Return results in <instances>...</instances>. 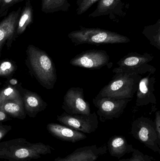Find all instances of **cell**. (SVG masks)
Masks as SVG:
<instances>
[{
    "label": "cell",
    "mask_w": 160,
    "mask_h": 161,
    "mask_svg": "<svg viewBox=\"0 0 160 161\" xmlns=\"http://www.w3.org/2000/svg\"><path fill=\"white\" fill-rule=\"evenodd\" d=\"M107 151L106 144L87 146L77 148L65 158H57L54 161H96Z\"/></svg>",
    "instance_id": "13"
},
{
    "label": "cell",
    "mask_w": 160,
    "mask_h": 161,
    "mask_svg": "<svg viewBox=\"0 0 160 161\" xmlns=\"http://www.w3.org/2000/svg\"><path fill=\"white\" fill-rule=\"evenodd\" d=\"M21 8L10 12L0 22V57L2 49L5 44L8 48L11 47L12 42L16 40L17 25Z\"/></svg>",
    "instance_id": "11"
},
{
    "label": "cell",
    "mask_w": 160,
    "mask_h": 161,
    "mask_svg": "<svg viewBox=\"0 0 160 161\" xmlns=\"http://www.w3.org/2000/svg\"><path fill=\"white\" fill-rule=\"evenodd\" d=\"M71 42L76 45L83 44L99 45L101 44L128 43V37L105 29L86 28L80 26L79 30L71 31L68 35Z\"/></svg>",
    "instance_id": "4"
},
{
    "label": "cell",
    "mask_w": 160,
    "mask_h": 161,
    "mask_svg": "<svg viewBox=\"0 0 160 161\" xmlns=\"http://www.w3.org/2000/svg\"><path fill=\"white\" fill-rule=\"evenodd\" d=\"M26 63L31 73L44 88L52 89L57 80L56 69L52 58L42 50L29 45Z\"/></svg>",
    "instance_id": "2"
},
{
    "label": "cell",
    "mask_w": 160,
    "mask_h": 161,
    "mask_svg": "<svg viewBox=\"0 0 160 161\" xmlns=\"http://www.w3.org/2000/svg\"><path fill=\"white\" fill-rule=\"evenodd\" d=\"M23 1L24 0H2L0 7V19L6 16L10 7Z\"/></svg>",
    "instance_id": "26"
},
{
    "label": "cell",
    "mask_w": 160,
    "mask_h": 161,
    "mask_svg": "<svg viewBox=\"0 0 160 161\" xmlns=\"http://www.w3.org/2000/svg\"><path fill=\"white\" fill-rule=\"evenodd\" d=\"M47 128L53 136L65 142L75 143L87 138L85 133L64 125L50 123L47 125Z\"/></svg>",
    "instance_id": "16"
},
{
    "label": "cell",
    "mask_w": 160,
    "mask_h": 161,
    "mask_svg": "<svg viewBox=\"0 0 160 161\" xmlns=\"http://www.w3.org/2000/svg\"><path fill=\"white\" fill-rule=\"evenodd\" d=\"M17 88L21 96L25 113L29 117L34 118L47 108V103L36 93L24 89L21 84Z\"/></svg>",
    "instance_id": "15"
},
{
    "label": "cell",
    "mask_w": 160,
    "mask_h": 161,
    "mask_svg": "<svg viewBox=\"0 0 160 161\" xmlns=\"http://www.w3.org/2000/svg\"><path fill=\"white\" fill-rule=\"evenodd\" d=\"M1 84H2V82H1V80H0V85H1Z\"/></svg>",
    "instance_id": "31"
},
{
    "label": "cell",
    "mask_w": 160,
    "mask_h": 161,
    "mask_svg": "<svg viewBox=\"0 0 160 161\" xmlns=\"http://www.w3.org/2000/svg\"><path fill=\"white\" fill-rule=\"evenodd\" d=\"M1 2H2V0H0V7H1Z\"/></svg>",
    "instance_id": "30"
},
{
    "label": "cell",
    "mask_w": 160,
    "mask_h": 161,
    "mask_svg": "<svg viewBox=\"0 0 160 161\" xmlns=\"http://www.w3.org/2000/svg\"><path fill=\"white\" fill-rule=\"evenodd\" d=\"M11 129V126L3 125L2 122H0V140H2Z\"/></svg>",
    "instance_id": "27"
},
{
    "label": "cell",
    "mask_w": 160,
    "mask_h": 161,
    "mask_svg": "<svg viewBox=\"0 0 160 161\" xmlns=\"http://www.w3.org/2000/svg\"><path fill=\"white\" fill-rule=\"evenodd\" d=\"M57 120L62 125L83 133L90 134L98 127V116L95 112L87 114H70L64 112L57 115Z\"/></svg>",
    "instance_id": "8"
},
{
    "label": "cell",
    "mask_w": 160,
    "mask_h": 161,
    "mask_svg": "<svg viewBox=\"0 0 160 161\" xmlns=\"http://www.w3.org/2000/svg\"><path fill=\"white\" fill-rule=\"evenodd\" d=\"M17 70V66L11 60H3L0 63V77L8 78Z\"/></svg>",
    "instance_id": "23"
},
{
    "label": "cell",
    "mask_w": 160,
    "mask_h": 161,
    "mask_svg": "<svg viewBox=\"0 0 160 161\" xmlns=\"http://www.w3.org/2000/svg\"><path fill=\"white\" fill-rule=\"evenodd\" d=\"M131 158L127 159H123L119 161H154L152 157L143 154L138 149H134L132 153Z\"/></svg>",
    "instance_id": "25"
},
{
    "label": "cell",
    "mask_w": 160,
    "mask_h": 161,
    "mask_svg": "<svg viewBox=\"0 0 160 161\" xmlns=\"http://www.w3.org/2000/svg\"><path fill=\"white\" fill-rule=\"evenodd\" d=\"M107 150L112 157L120 159L126 154L132 153L135 148L129 144L125 137L120 135L112 136L107 144Z\"/></svg>",
    "instance_id": "17"
},
{
    "label": "cell",
    "mask_w": 160,
    "mask_h": 161,
    "mask_svg": "<svg viewBox=\"0 0 160 161\" xmlns=\"http://www.w3.org/2000/svg\"><path fill=\"white\" fill-rule=\"evenodd\" d=\"M156 81V78L151 74L142 77L136 92V105L137 107L147 106L149 104H157V99L154 94Z\"/></svg>",
    "instance_id": "14"
},
{
    "label": "cell",
    "mask_w": 160,
    "mask_h": 161,
    "mask_svg": "<svg viewBox=\"0 0 160 161\" xmlns=\"http://www.w3.org/2000/svg\"><path fill=\"white\" fill-rule=\"evenodd\" d=\"M131 99H118L112 97H104L93 98V102L98 109L97 115L99 116L101 122L117 119L124 112L128 104Z\"/></svg>",
    "instance_id": "7"
},
{
    "label": "cell",
    "mask_w": 160,
    "mask_h": 161,
    "mask_svg": "<svg viewBox=\"0 0 160 161\" xmlns=\"http://www.w3.org/2000/svg\"><path fill=\"white\" fill-rule=\"evenodd\" d=\"M156 131L157 133L158 137L160 140V112L157 111L156 114V118L154 121Z\"/></svg>",
    "instance_id": "28"
},
{
    "label": "cell",
    "mask_w": 160,
    "mask_h": 161,
    "mask_svg": "<svg viewBox=\"0 0 160 161\" xmlns=\"http://www.w3.org/2000/svg\"><path fill=\"white\" fill-rule=\"evenodd\" d=\"M0 110L13 118L23 120L26 116L23 101H8L1 103Z\"/></svg>",
    "instance_id": "19"
},
{
    "label": "cell",
    "mask_w": 160,
    "mask_h": 161,
    "mask_svg": "<svg viewBox=\"0 0 160 161\" xmlns=\"http://www.w3.org/2000/svg\"><path fill=\"white\" fill-rule=\"evenodd\" d=\"M8 101H23L17 87L8 85L0 90V104Z\"/></svg>",
    "instance_id": "22"
},
{
    "label": "cell",
    "mask_w": 160,
    "mask_h": 161,
    "mask_svg": "<svg viewBox=\"0 0 160 161\" xmlns=\"http://www.w3.org/2000/svg\"><path fill=\"white\" fill-rule=\"evenodd\" d=\"M25 1V5L21 11L18 21L16 31L17 37L24 33L27 27L33 23L34 20V9L32 0Z\"/></svg>",
    "instance_id": "18"
},
{
    "label": "cell",
    "mask_w": 160,
    "mask_h": 161,
    "mask_svg": "<svg viewBox=\"0 0 160 161\" xmlns=\"http://www.w3.org/2000/svg\"><path fill=\"white\" fill-rule=\"evenodd\" d=\"M131 133L146 147L160 154V140L154 121L144 116L137 118L132 122Z\"/></svg>",
    "instance_id": "6"
},
{
    "label": "cell",
    "mask_w": 160,
    "mask_h": 161,
    "mask_svg": "<svg viewBox=\"0 0 160 161\" xmlns=\"http://www.w3.org/2000/svg\"><path fill=\"white\" fill-rule=\"evenodd\" d=\"M110 56L104 50L84 51L75 56L70 61L72 66L94 70L101 69L108 65Z\"/></svg>",
    "instance_id": "10"
},
{
    "label": "cell",
    "mask_w": 160,
    "mask_h": 161,
    "mask_svg": "<svg viewBox=\"0 0 160 161\" xmlns=\"http://www.w3.org/2000/svg\"><path fill=\"white\" fill-rule=\"evenodd\" d=\"M11 119V117L5 113L0 110V122L8 121Z\"/></svg>",
    "instance_id": "29"
},
{
    "label": "cell",
    "mask_w": 160,
    "mask_h": 161,
    "mask_svg": "<svg viewBox=\"0 0 160 161\" xmlns=\"http://www.w3.org/2000/svg\"><path fill=\"white\" fill-rule=\"evenodd\" d=\"M100 0H77L76 14L78 15H82L87 11L93 5Z\"/></svg>",
    "instance_id": "24"
},
{
    "label": "cell",
    "mask_w": 160,
    "mask_h": 161,
    "mask_svg": "<svg viewBox=\"0 0 160 161\" xmlns=\"http://www.w3.org/2000/svg\"><path fill=\"white\" fill-rule=\"evenodd\" d=\"M142 34L152 46L160 50V19L155 24L144 26Z\"/></svg>",
    "instance_id": "21"
},
{
    "label": "cell",
    "mask_w": 160,
    "mask_h": 161,
    "mask_svg": "<svg viewBox=\"0 0 160 161\" xmlns=\"http://www.w3.org/2000/svg\"><path fill=\"white\" fill-rule=\"evenodd\" d=\"M154 58L153 55L148 53L142 54L136 53H130L117 62L118 67L113 69V73H127L141 75L147 73L153 75L157 69L148 63Z\"/></svg>",
    "instance_id": "5"
},
{
    "label": "cell",
    "mask_w": 160,
    "mask_h": 161,
    "mask_svg": "<svg viewBox=\"0 0 160 161\" xmlns=\"http://www.w3.org/2000/svg\"><path fill=\"white\" fill-rule=\"evenodd\" d=\"M142 76L127 73H116L111 80L100 91L95 98L104 97L132 99L138 90Z\"/></svg>",
    "instance_id": "3"
},
{
    "label": "cell",
    "mask_w": 160,
    "mask_h": 161,
    "mask_svg": "<svg viewBox=\"0 0 160 161\" xmlns=\"http://www.w3.org/2000/svg\"></svg>",
    "instance_id": "32"
},
{
    "label": "cell",
    "mask_w": 160,
    "mask_h": 161,
    "mask_svg": "<svg viewBox=\"0 0 160 161\" xmlns=\"http://www.w3.org/2000/svg\"><path fill=\"white\" fill-rule=\"evenodd\" d=\"M126 4L122 0H100L96 9L89 15V18L109 16L114 21L126 16Z\"/></svg>",
    "instance_id": "12"
},
{
    "label": "cell",
    "mask_w": 160,
    "mask_h": 161,
    "mask_svg": "<svg viewBox=\"0 0 160 161\" xmlns=\"http://www.w3.org/2000/svg\"><path fill=\"white\" fill-rule=\"evenodd\" d=\"M62 108L68 114L87 115L91 113L90 104L85 98L83 89L80 87H71L68 90Z\"/></svg>",
    "instance_id": "9"
},
{
    "label": "cell",
    "mask_w": 160,
    "mask_h": 161,
    "mask_svg": "<svg viewBox=\"0 0 160 161\" xmlns=\"http://www.w3.org/2000/svg\"><path fill=\"white\" fill-rule=\"evenodd\" d=\"M68 0H41V10L45 13L68 11L70 7Z\"/></svg>",
    "instance_id": "20"
},
{
    "label": "cell",
    "mask_w": 160,
    "mask_h": 161,
    "mask_svg": "<svg viewBox=\"0 0 160 161\" xmlns=\"http://www.w3.org/2000/svg\"><path fill=\"white\" fill-rule=\"evenodd\" d=\"M53 147L42 142L31 143L23 138L0 142V159L9 161H30L50 154Z\"/></svg>",
    "instance_id": "1"
}]
</instances>
